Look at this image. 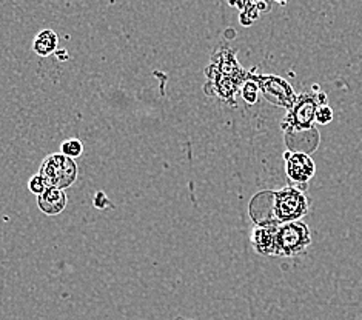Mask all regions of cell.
Here are the masks:
<instances>
[{"mask_svg":"<svg viewBox=\"0 0 362 320\" xmlns=\"http://www.w3.org/2000/svg\"><path fill=\"white\" fill-rule=\"evenodd\" d=\"M28 188H30V191L33 194L40 196L48 188V184H47V180L44 179V176L36 174V176H33L31 180L28 182Z\"/></svg>","mask_w":362,"mask_h":320,"instance_id":"12","label":"cell"},{"mask_svg":"<svg viewBox=\"0 0 362 320\" xmlns=\"http://www.w3.org/2000/svg\"><path fill=\"white\" fill-rule=\"evenodd\" d=\"M60 153L65 154L66 158L70 159H77L81 158L83 153V145L79 139H68L60 145Z\"/></svg>","mask_w":362,"mask_h":320,"instance_id":"11","label":"cell"},{"mask_svg":"<svg viewBox=\"0 0 362 320\" xmlns=\"http://www.w3.org/2000/svg\"><path fill=\"white\" fill-rule=\"evenodd\" d=\"M274 2H278L279 5H286V4L288 2V0H274Z\"/></svg>","mask_w":362,"mask_h":320,"instance_id":"17","label":"cell"},{"mask_svg":"<svg viewBox=\"0 0 362 320\" xmlns=\"http://www.w3.org/2000/svg\"><path fill=\"white\" fill-rule=\"evenodd\" d=\"M324 103H327V96L325 93L319 91L317 85H315L312 91L303 93L298 96L293 107L287 109L286 117L282 119L281 126L286 134L305 133L315 129L316 111Z\"/></svg>","mask_w":362,"mask_h":320,"instance_id":"2","label":"cell"},{"mask_svg":"<svg viewBox=\"0 0 362 320\" xmlns=\"http://www.w3.org/2000/svg\"><path fill=\"white\" fill-rule=\"evenodd\" d=\"M57 43H59L57 34L53 30H44L37 34L36 39H34L33 49L37 56L47 57L49 54L56 53Z\"/></svg>","mask_w":362,"mask_h":320,"instance_id":"9","label":"cell"},{"mask_svg":"<svg viewBox=\"0 0 362 320\" xmlns=\"http://www.w3.org/2000/svg\"><path fill=\"white\" fill-rule=\"evenodd\" d=\"M259 94H261L259 85H257V82L248 76V79L244 82V86H243L244 100L248 103V105H255L257 102V97H259Z\"/></svg>","mask_w":362,"mask_h":320,"instance_id":"10","label":"cell"},{"mask_svg":"<svg viewBox=\"0 0 362 320\" xmlns=\"http://www.w3.org/2000/svg\"><path fill=\"white\" fill-rule=\"evenodd\" d=\"M253 81L257 82L259 85L261 94L264 99L269 100L270 103L276 107L290 109L293 107V103L296 100V93L293 90V86L279 76H270V74H259L255 76L250 73L248 74Z\"/></svg>","mask_w":362,"mask_h":320,"instance_id":"5","label":"cell"},{"mask_svg":"<svg viewBox=\"0 0 362 320\" xmlns=\"http://www.w3.org/2000/svg\"><path fill=\"white\" fill-rule=\"evenodd\" d=\"M37 205L48 215H57L65 210L66 206V196L64 189L59 188H47L44 193L37 196Z\"/></svg>","mask_w":362,"mask_h":320,"instance_id":"8","label":"cell"},{"mask_svg":"<svg viewBox=\"0 0 362 320\" xmlns=\"http://www.w3.org/2000/svg\"><path fill=\"white\" fill-rule=\"evenodd\" d=\"M57 57H59L60 60H66V59H68V53H66V49L57 51Z\"/></svg>","mask_w":362,"mask_h":320,"instance_id":"15","label":"cell"},{"mask_svg":"<svg viewBox=\"0 0 362 320\" xmlns=\"http://www.w3.org/2000/svg\"><path fill=\"white\" fill-rule=\"evenodd\" d=\"M39 174L44 176L48 188L65 189L71 186L77 179V165L74 159L66 158L65 154H51L44 160Z\"/></svg>","mask_w":362,"mask_h":320,"instance_id":"4","label":"cell"},{"mask_svg":"<svg viewBox=\"0 0 362 320\" xmlns=\"http://www.w3.org/2000/svg\"><path fill=\"white\" fill-rule=\"evenodd\" d=\"M333 117H334L333 109L327 105V103L319 107L316 111V124L319 125H329L333 120Z\"/></svg>","mask_w":362,"mask_h":320,"instance_id":"13","label":"cell"},{"mask_svg":"<svg viewBox=\"0 0 362 320\" xmlns=\"http://www.w3.org/2000/svg\"><path fill=\"white\" fill-rule=\"evenodd\" d=\"M245 4H248V5H253V4H259V2H262V0H244Z\"/></svg>","mask_w":362,"mask_h":320,"instance_id":"16","label":"cell"},{"mask_svg":"<svg viewBox=\"0 0 362 320\" xmlns=\"http://www.w3.org/2000/svg\"><path fill=\"white\" fill-rule=\"evenodd\" d=\"M267 205L265 213L255 219L256 225H281L300 220L308 213V198L296 186H286L279 191H264L256 196Z\"/></svg>","mask_w":362,"mask_h":320,"instance_id":"1","label":"cell"},{"mask_svg":"<svg viewBox=\"0 0 362 320\" xmlns=\"http://www.w3.org/2000/svg\"><path fill=\"white\" fill-rule=\"evenodd\" d=\"M276 230L278 225H256L250 240L257 254L276 256Z\"/></svg>","mask_w":362,"mask_h":320,"instance_id":"7","label":"cell"},{"mask_svg":"<svg viewBox=\"0 0 362 320\" xmlns=\"http://www.w3.org/2000/svg\"><path fill=\"white\" fill-rule=\"evenodd\" d=\"M286 160V174L291 186L305 188L308 182L315 177L316 165L312 158L303 151H287L284 154Z\"/></svg>","mask_w":362,"mask_h":320,"instance_id":"6","label":"cell"},{"mask_svg":"<svg viewBox=\"0 0 362 320\" xmlns=\"http://www.w3.org/2000/svg\"><path fill=\"white\" fill-rule=\"evenodd\" d=\"M94 205H96V206H99V208H105V206H108L110 203L107 202V198H105V194H102V193H98V194H96V201H94Z\"/></svg>","mask_w":362,"mask_h":320,"instance_id":"14","label":"cell"},{"mask_svg":"<svg viewBox=\"0 0 362 320\" xmlns=\"http://www.w3.org/2000/svg\"><path fill=\"white\" fill-rule=\"evenodd\" d=\"M312 244V235L304 222L295 220L278 225L276 230V256L296 257L304 254Z\"/></svg>","mask_w":362,"mask_h":320,"instance_id":"3","label":"cell"}]
</instances>
